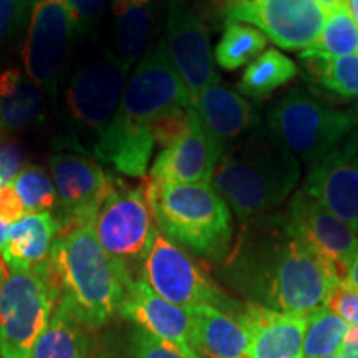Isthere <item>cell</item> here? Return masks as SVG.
Masks as SVG:
<instances>
[{
    "label": "cell",
    "instance_id": "1",
    "mask_svg": "<svg viewBox=\"0 0 358 358\" xmlns=\"http://www.w3.org/2000/svg\"><path fill=\"white\" fill-rule=\"evenodd\" d=\"M252 224L227 261V277L236 289L254 303L285 313L310 315L324 307L335 282L289 229L284 214Z\"/></svg>",
    "mask_w": 358,
    "mask_h": 358
},
{
    "label": "cell",
    "instance_id": "2",
    "mask_svg": "<svg viewBox=\"0 0 358 358\" xmlns=\"http://www.w3.org/2000/svg\"><path fill=\"white\" fill-rule=\"evenodd\" d=\"M47 266L58 299L69 302L88 327L116 315L133 282L128 264L101 248L93 226L58 234Z\"/></svg>",
    "mask_w": 358,
    "mask_h": 358
},
{
    "label": "cell",
    "instance_id": "3",
    "mask_svg": "<svg viewBox=\"0 0 358 358\" xmlns=\"http://www.w3.org/2000/svg\"><path fill=\"white\" fill-rule=\"evenodd\" d=\"M299 178V159L271 128L257 127L221 156L211 181L241 221L250 222L279 208Z\"/></svg>",
    "mask_w": 358,
    "mask_h": 358
},
{
    "label": "cell",
    "instance_id": "4",
    "mask_svg": "<svg viewBox=\"0 0 358 358\" xmlns=\"http://www.w3.org/2000/svg\"><path fill=\"white\" fill-rule=\"evenodd\" d=\"M146 201L169 241L209 261H222L232 243L231 209L211 185L148 181Z\"/></svg>",
    "mask_w": 358,
    "mask_h": 358
},
{
    "label": "cell",
    "instance_id": "5",
    "mask_svg": "<svg viewBox=\"0 0 358 358\" xmlns=\"http://www.w3.org/2000/svg\"><path fill=\"white\" fill-rule=\"evenodd\" d=\"M57 302L47 264L35 271H12L7 266L0 277V357L32 358Z\"/></svg>",
    "mask_w": 358,
    "mask_h": 358
},
{
    "label": "cell",
    "instance_id": "6",
    "mask_svg": "<svg viewBox=\"0 0 358 358\" xmlns=\"http://www.w3.org/2000/svg\"><path fill=\"white\" fill-rule=\"evenodd\" d=\"M350 111L334 110L301 90L280 98L268 111V128L297 159L315 166L334 155L357 124Z\"/></svg>",
    "mask_w": 358,
    "mask_h": 358
},
{
    "label": "cell",
    "instance_id": "7",
    "mask_svg": "<svg viewBox=\"0 0 358 358\" xmlns=\"http://www.w3.org/2000/svg\"><path fill=\"white\" fill-rule=\"evenodd\" d=\"M129 69L110 48L83 60L65 88V123L75 140L95 145L118 110Z\"/></svg>",
    "mask_w": 358,
    "mask_h": 358
},
{
    "label": "cell",
    "instance_id": "8",
    "mask_svg": "<svg viewBox=\"0 0 358 358\" xmlns=\"http://www.w3.org/2000/svg\"><path fill=\"white\" fill-rule=\"evenodd\" d=\"M143 280L159 297L179 307L211 306L231 315L241 307L209 279L186 250L159 232L143 259Z\"/></svg>",
    "mask_w": 358,
    "mask_h": 358
},
{
    "label": "cell",
    "instance_id": "9",
    "mask_svg": "<svg viewBox=\"0 0 358 358\" xmlns=\"http://www.w3.org/2000/svg\"><path fill=\"white\" fill-rule=\"evenodd\" d=\"M93 231L101 248L124 264L145 259L158 234L145 185L129 186L110 173L108 192L93 221Z\"/></svg>",
    "mask_w": 358,
    "mask_h": 358
},
{
    "label": "cell",
    "instance_id": "10",
    "mask_svg": "<svg viewBox=\"0 0 358 358\" xmlns=\"http://www.w3.org/2000/svg\"><path fill=\"white\" fill-rule=\"evenodd\" d=\"M22 64L25 73L55 100L66 53L77 37L69 0H32Z\"/></svg>",
    "mask_w": 358,
    "mask_h": 358
},
{
    "label": "cell",
    "instance_id": "11",
    "mask_svg": "<svg viewBox=\"0 0 358 358\" xmlns=\"http://www.w3.org/2000/svg\"><path fill=\"white\" fill-rule=\"evenodd\" d=\"M179 106H191V98L161 40L138 62L113 120L150 129L156 116Z\"/></svg>",
    "mask_w": 358,
    "mask_h": 358
},
{
    "label": "cell",
    "instance_id": "12",
    "mask_svg": "<svg viewBox=\"0 0 358 358\" xmlns=\"http://www.w3.org/2000/svg\"><path fill=\"white\" fill-rule=\"evenodd\" d=\"M289 229L310 250L335 284L345 282L358 252V236L320 201L299 191L284 214Z\"/></svg>",
    "mask_w": 358,
    "mask_h": 358
},
{
    "label": "cell",
    "instance_id": "13",
    "mask_svg": "<svg viewBox=\"0 0 358 358\" xmlns=\"http://www.w3.org/2000/svg\"><path fill=\"white\" fill-rule=\"evenodd\" d=\"M57 191L55 221L58 234L93 226L110 187V173L90 156L62 151L48 159Z\"/></svg>",
    "mask_w": 358,
    "mask_h": 358
},
{
    "label": "cell",
    "instance_id": "14",
    "mask_svg": "<svg viewBox=\"0 0 358 358\" xmlns=\"http://www.w3.org/2000/svg\"><path fill=\"white\" fill-rule=\"evenodd\" d=\"M227 22L257 27L285 50H306L319 38L327 17L315 0H226Z\"/></svg>",
    "mask_w": 358,
    "mask_h": 358
},
{
    "label": "cell",
    "instance_id": "15",
    "mask_svg": "<svg viewBox=\"0 0 358 358\" xmlns=\"http://www.w3.org/2000/svg\"><path fill=\"white\" fill-rule=\"evenodd\" d=\"M163 42L191 98V105L206 88L219 83L208 27L187 7L186 0H168Z\"/></svg>",
    "mask_w": 358,
    "mask_h": 358
},
{
    "label": "cell",
    "instance_id": "16",
    "mask_svg": "<svg viewBox=\"0 0 358 358\" xmlns=\"http://www.w3.org/2000/svg\"><path fill=\"white\" fill-rule=\"evenodd\" d=\"M302 191L335 214L358 236V146L342 145L308 171Z\"/></svg>",
    "mask_w": 358,
    "mask_h": 358
},
{
    "label": "cell",
    "instance_id": "17",
    "mask_svg": "<svg viewBox=\"0 0 358 358\" xmlns=\"http://www.w3.org/2000/svg\"><path fill=\"white\" fill-rule=\"evenodd\" d=\"M120 313L148 334L166 340L192 357H199L194 348V325L189 308L164 301L143 279L129 284Z\"/></svg>",
    "mask_w": 358,
    "mask_h": 358
},
{
    "label": "cell",
    "instance_id": "18",
    "mask_svg": "<svg viewBox=\"0 0 358 358\" xmlns=\"http://www.w3.org/2000/svg\"><path fill=\"white\" fill-rule=\"evenodd\" d=\"M224 153L211 140L191 106L189 131L176 145L166 148L155 158L150 179L169 185H203L209 182L217 161Z\"/></svg>",
    "mask_w": 358,
    "mask_h": 358
},
{
    "label": "cell",
    "instance_id": "19",
    "mask_svg": "<svg viewBox=\"0 0 358 358\" xmlns=\"http://www.w3.org/2000/svg\"><path fill=\"white\" fill-rule=\"evenodd\" d=\"M234 317L248 330L250 358H302L308 315L249 302L241 306Z\"/></svg>",
    "mask_w": 358,
    "mask_h": 358
},
{
    "label": "cell",
    "instance_id": "20",
    "mask_svg": "<svg viewBox=\"0 0 358 358\" xmlns=\"http://www.w3.org/2000/svg\"><path fill=\"white\" fill-rule=\"evenodd\" d=\"M191 106L222 153L234 146L237 140L261 127L257 110L239 93L221 85L206 88Z\"/></svg>",
    "mask_w": 358,
    "mask_h": 358
},
{
    "label": "cell",
    "instance_id": "21",
    "mask_svg": "<svg viewBox=\"0 0 358 358\" xmlns=\"http://www.w3.org/2000/svg\"><path fill=\"white\" fill-rule=\"evenodd\" d=\"M47 93L17 66L0 70V138H10L47 116Z\"/></svg>",
    "mask_w": 358,
    "mask_h": 358
},
{
    "label": "cell",
    "instance_id": "22",
    "mask_svg": "<svg viewBox=\"0 0 358 358\" xmlns=\"http://www.w3.org/2000/svg\"><path fill=\"white\" fill-rule=\"evenodd\" d=\"M113 48L124 65L131 66L150 52L158 29V0H111Z\"/></svg>",
    "mask_w": 358,
    "mask_h": 358
},
{
    "label": "cell",
    "instance_id": "23",
    "mask_svg": "<svg viewBox=\"0 0 358 358\" xmlns=\"http://www.w3.org/2000/svg\"><path fill=\"white\" fill-rule=\"evenodd\" d=\"M58 224L52 213L25 214L8 226L3 244V262L12 271H35L47 264L58 236Z\"/></svg>",
    "mask_w": 358,
    "mask_h": 358
},
{
    "label": "cell",
    "instance_id": "24",
    "mask_svg": "<svg viewBox=\"0 0 358 358\" xmlns=\"http://www.w3.org/2000/svg\"><path fill=\"white\" fill-rule=\"evenodd\" d=\"M194 348L208 358H250L249 335L231 313L211 306L189 307Z\"/></svg>",
    "mask_w": 358,
    "mask_h": 358
},
{
    "label": "cell",
    "instance_id": "25",
    "mask_svg": "<svg viewBox=\"0 0 358 358\" xmlns=\"http://www.w3.org/2000/svg\"><path fill=\"white\" fill-rule=\"evenodd\" d=\"M155 150V140L148 128H131L111 120L93 145V155L129 178H145Z\"/></svg>",
    "mask_w": 358,
    "mask_h": 358
},
{
    "label": "cell",
    "instance_id": "26",
    "mask_svg": "<svg viewBox=\"0 0 358 358\" xmlns=\"http://www.w3.org/2000/svg\"><path fill=\"white\" fill-rule=\"evenodd\" d=\"M87 329L70 303L58 299L47 329L35 343L32 358H88Z\"/></svg>",
    "mask_w": 358,
    "mask_h": 358
},
{
    "label": "cell",
    "instance_id": "27",
    "mask_svg": "<svg viewBox=\"0 0 358 358\" xmlns=\"http://www.w3.org/2000/svg\"><path fill=\"white\" fill-rule=\"evenodd\" d=\"M297 75V65L275 48H268L250 62L237 85L239 93L264 100Z\"/></svg>",
    "mask_w": 358,
    "mask_h": 358
},
{
    "label": "cell",
    "instance_id": "28",
    "mask_svg": "<svg viewBox=\"0 0 358 358\" xmlns=\"http://www.w3.org/2000/svg\"><path fill=\"white\" fill-rule=\"evenodd\" d=\"M358 53V25L347 6L330 12L319 38L302 50L301 58L310 60H332Z\"/></svg>",
    "mask_w": 358,
    "mask_h": 358
},
{
    "label": "cell",
    "instance_id": "29",
    "mask_svg": "<svg viewBox=\"0 0 358 358\" xmlns=\"http://www.w3.org/2000/svg\"><path fill=\"white\" fill-rule=\"evenodd\" d=\"M266 45L267 37L256 27L241 22H227L214 50V58L221 69L237 70L261 55Z\"/></svg>",
    "mask_w": 358,
    "mask_h": 358
},
{
    "label": "cell",
    "instance_id": "30",
    "mask_svg": "<svg viewBox=\"0 0 358 358\" xmlns=\"http://www.w3.org/2000/svg\"><path fill=\"white\" fill-rule=\"evenodd\" d=\"M350 329L345 320L340 319L329 308L320 307L307 317L303 335L302 358H324L337 355L343 338Z\"/></svg>",
    "mask_w": 358,
    "mask_h": 358
},
{
    "label": "cell",
    "instance_id": "31",
    "mask_svg": "<svg viewBox=\"0 0 358 358\" xmlns=\"http://www.w3.org/2000/svg\"><path fill=\"white\" fill-rule=\"evenodd\" d=\"M17 194L25 206L27 214L50 213L57 206V191L47 169L29 164L12 181Z\"/></svg>",
    "mask_w": 358,
    "mask_h": 358
},
{
    "label": "cell",
    "instance_id": "32",
    "mask_svg": "<svg viewBox=\"0 0 358 358\" xmlns=\"http://www.w3.org/2000/svg\"><path fill=\"white\" fill-rule=\"evenodd\" d=\"M307 64L317 82L329 92L345 98L358 96V53L332 60H310Z\"/></svg>",
    "mask_w": 358,
    "mask_h": 358
},
{
    "label": "cell",
    "instance_id": "33",
    "mask_svg": "<svg viewBox=\"0 0 358 358\" xmlns=\"http://www.w3.org/2000/svg\"><path fill=\"white\" fill-rule=\"evenodd\" d=\"M189 124L191 106H179V108L164 111L150 123L155 145H159L163 150L176 145L189 131Z\"/></svg>",
    "mask_w": 358,
    "mask_h": 358
},
{
    "label": "cell",
    "instance_id": "34",
    "mask_svg": "<svg viewBox=\"0 0 358 358\" xmlns=\"http://www.w3.org/2000/svg\"><path fill=\"white\" fill-rule=\"evenodd\" d=\"M32 0H0V57L19 37L29 22Z\"/></svg>",
    "mask_w": 358,
    "mask_h": 358
},
{
    "label": "cell",
    "instance_id": "35",
    "mask_svg": "<svg viewBox=\"0 0 358 358\" xmlns=\"http://www.w3.org/2000/svg\"><path fill=\"white\" fill-rule=\"evenodd\" d=\"M129 358H201L192 357L189 353L182 352L181 348L173 345V343L161 340L155 335L148 334L146 330L136 329L133 330L131 338H129Z\"/></svg>",
    "mask_w": 358,
    "mask_h": 358
},
{
    "label": "cell",
    "instance_id": "36",
    "mask_svg": "<svg viewBox=\"0 0 358 358\" xmlns=\"http://www.w3.org/2000/svg\"><path fill=\"white\" fill-rule=\"evenodd\" d=\"M324 307L345 320L348 325H358V289L337 282L327 294Z\"/></svg>",
    "mask_w": 358,
    "mask_h": 358
},
{
    "label": "cell",
    "instance_id": "37",
    "mask_svg": "<svg viewBox=\"0 0 358 358\" xmlns=\"http://www.w3.org/2000/svg\"><path fill=\"white\" fill-rule=\"evenodd\" d=\"M27 163V150L12 138H0V189L12 185Z\"/></svg>",
    "mask_w": 358,
    "mask_h": 358
},
{
    "label": "cell",
    "instance_id": "38",
    "mask_svg": "<svg viewBox=\"0 0 358 358\" xmlns=\"http://www.w3.org/2000/svg\"><path fill=\"white\" fill-rule=\"evenodd\" d=\"M106 0H69L77 35H90L100 25Z\"/></svg>",
    "mask_w": 358,
    "mask_h": 358
},
{
    "label": "cell",
    "instance_id": "39",
    "mask_svg": "<svg viewBox=\"0 0 358 358\" xmlns=\"http://www.w3.org/2000/svg\"><path fill=\"white\" fill-rule=\"evenodd\" d=\"M25 214V206L22 203L20 196L17 194L15 187L12 185L2 187L0 189V221L10 226V224L24 217Z\"/></svg>",
    "mask_w": 358,
    "mask_h": 358
},
{
    "label": "cell",
    "instance_id": "40",
    "mask_svg": "<svg viewBox=\"0 0 358 358\" xmlns=\"http://www.w3.org/2000/svg\"><path fill=\"white\" fill-rule=\"evenodd\" d=\"M338 353L347 358H358V325H350Z\"/></svg>",
    "mask_w": 358,
    "mask_h": 358
},
{
    "label": "cell",
    "instance_id": "41",
    "mask_svg": "<svg viewBox=\"0 0 358 358\" xmlns=\"http://www.w3.org/2000/svg\"><path fill=\"white\" fill-rule=\"evenodd\" d=\"M345 284H348V285H352V287L358 289V252H357L355 259H353L350 268H348V274H347Z\"/></svg>",
    "mask_w": 358,
    "mask_h": 358
},
{
    "label": "cell",
    "instance_id": "42",
    "mask_svg": "<svg viewBox=\"0 0 358 358\" xmlns=\"http://www.w3.org/2000/svg\"><path fill=\"white\" fill-rule=\"evenodd\" d=\"M347 7L352 13L353 20H355L357 25H358V0H347Z\"/></svg>",
    "mask_w": 358,
    "mask_h": 358
},
{
    "label": "cell",
    "instance_id": "43",
    "mask_svg": "<svg viewBox=\"0 0 358 358\" xmlns=\"http://www.w3.org/2000/svg\"><path fill=\"white\" fill-rule=\"evenodd\" d=\"M7 231H8L7 224L0 221V250H2L3 244H6V241H7Z\"/></svg>",
    "mask_w": 358,
    "mask_h": 358
},
{
    "label": "cell",
    "instance_id": "44",
    "mask_svg": "<svg viewBox=\"0 0 358 358\" xmlns=\"http://www.w3.org/2000/svg\"><path fill=\"white\" fill-rule=\"evenodd\" d=\"M324 358H347V357H343V355H340V353H337V355H330V357H324Z\"/></svg>",
    "mask_w": 358,
    "mask_h": 358
}]
</instances>
